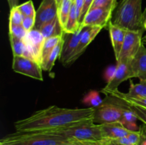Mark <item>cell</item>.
I'll return each mask as SVG.
<instances>
[{"mask_svg":"<svg viewBox=\"0 0 146 145\" xmlns=\"http://www.w3.org/2000/svg\"><path fill=\"white\" fill-rule=\"evenodd\" d=\"M96 108H61L53 105L14 122L17 132H47L94 122Z\"/></svg>","mask_w":146,"mask_h":145,"instance_id":"1","label":"cell"},{"mask_svg":"<svg viewBox=\"0 0 146 145\" xmlns=\"http://www.w3.org/2000/svg\"><path fill=\"white\" fill-rule=\"evenodd\" d=\"M142 1L143 0H121L111 19L113 24L129 31H145Z\"/></svg>","mask_w":146,"mask_h":145,"instance_id":"2","label":"cell"},{"mask_svg":"<svg viewBox=\"0 0 146 145\" xmlns=\"http://www.w3.org/2000/svg\"><path fill=\"white\" fill-rule=\"evenodd\" d=\"M74 141L46 132H16L3 137L0 145H66Z\"/></svg>","mask_w":146,"mask_h":145,"instance_id":"3","label":"cell"},{"mask_svg":"<svg viewBox=\"0 0 146 145\" xmlns=\"http://www.w3.org/2000/svg\"><path fill=\"white\" fill-rule=\"evenodd\" d=\"M46 132L61 135L73 140L81 142H98L105 139L101 125L94 122L81 124Z\"/></svg>","mask_w":146,"mask_h":145,"instance_id":"4","label":"cell"},{"mask_svg":"<svg viewBox=\"0 0 146 145\" xmlns=\"http://www.w3.org/2000/svg\"><path fill=\"white\" fill-rule=\"evenodd\" d=\"M111 98L112 100L109 101L106 98L104 100V103L96 108L94 118V123L103 125L122 121L125 105L120 100L113 97Z\"/></svg>","mask_w":146,"mask_h":145,"instance_id":"5","label":"cell"},{"mask_svg":"<svg viewBox=\"0 0 146 145\" xmlns=\"http://www.w3.org/2000/svg\"><path fill=\"white\" fill-rule=\"evenodd\" d=\"M12 69L16 72L33 79L43 80L42 68L39 63L23 55L13 56Z\"/></svg>","mask_w":146,"mask_h":145,"instance_id":"6","label":"cell"},{"mask_svg":"<svg viewBox=\"0 0 146 145\" xmlns=\"http://www.w3.org/2000/svg\"><path fill=\"white\" fill-rule=\"evenodd\" d=\"M143 30L129 31L127 30L125 40L119 58L116 61H130L135 56L143 43Z\"/></svg>","mask_w":146,"mask_h":145,"instance_id":"7","label":"cell"},{"mask_svg":"<svg viewBox=\"0 0 146 145\" xmlns=\"http://www.w3.org/2000/svg\"><path fill=\"white\" fill-rule=\"evenodd\" d=\"M135 78L130 61H117L116 70L112 79L101 90L106 95L118 91V86L124 81Z\"/></svg>","mask_w":146,"mask_h":145,"instance_id":"8","label":"cell"},{"mask_svg":"<svg viewBox=\"0 0 146 145\" xmlns=\"http://www.w3.org/2000/svg\"><path fill=\"white\" fill-rule=\"evenodd\" d=\"M44 37L39 30L34 28L27 33L24 38L27 51L24 56L37 61L41 64V50L44 42Z\"/></svg>","mask_w":146,"mask_h":145,"instance_id":"9","label":"cell"},{"mask_svg":"<svg viewBox=\"0 0 146 145\" xmlns=\"http://www.w3.org/2000/svg\"><path fill=\"white\" fill-rule=\"evenodd\" d=\"M58 17V5L56 0H42L36 12L34 28L40 30L44 25Z\"/></svg>","mask_w":146,"mask_h":145,"instance_id":"10","label":"cell"},{"mask_svg":"<svg viewBox=\"0 0 146 145\" xmlns=\"http://www.w3.org/2000/svg\"><path fill=\"white\" fill-rule=\"evenodd\" d=\"M113 11L102 8L90 9L84 16L80 27L96 26L104 28L111 21Z\"/></svg>","mask_w":146,"mask_h":145,"instance_id":"11","label":"cell"},{"mask_svg":"<svg viewBox=\"0 0 146 145\" xmlns=\"http://www.w3.org/2000/svg\"><path fill=\"white\" fill-rule=\"evenodd\" d=\"M103 28L101 27L96 26L84 27V32H83L76 48L74 51V53L69 58V59L66 63L64 66H69L71 64L74 63L78 58H80V56L85 52L88 45L94 41V38L96 37V36L99 34V32Z\"/></svg>","mask_w":146,"mask_h":145,"instance_id":"12","label":"cell"},{"mask_svg":"<svg viewBox=\"0 0 146 145\" xmlns=\"http://www.w3.org/2000/svg\"><path fill=\"white\" fill-rule=\"evenodd\" d=\"M84 28L80 27L79 29L74 34H64V44H63L62 51L60 56V60L64 65L76 48L84 32Z\"/></svg>","mask_w":146,"mask_h":145,"instance_id":"13","label":"cell"},{"mask_svg":"<svg viewBox=\"0 0 146 145\" xmlns=\"http://www.w3.org/2000/svg\"><path fill=\"white\" fill-rule=\"evenodd\" d=\"M107 27H108V30L109 31L114 55H115L116 61H118L121 49H122L124 40H125L127 30L115 25L113 24L111 21H110Z\"/></svg>","mask_w":146,"mask_h":145,"instance_id":"14","label":"cell"},{"mask_svg":"<svg viewBox=\"0 0 146 145\" xmlns=\"http://www.w3.org/2000/svg\"><path fill=\"white\" fill-rule=\"evenodd\" d=\"M131 66L135 78L146 80V48L144 44L131 59Z\"/></svg>","mask_w":146,"mask_h":145,"instance_id":"15","label":"cell"},{"mask_svg":"<svg viewBox=\"0 0 146 145\" xmlns=\"http://www.w3.org/2000/svg\"><path fill=\"white\" fill-rule=\"evenodd\" d=\"M103 132H104L105 139H116L118 138L127 136L129 134L131 130L127 129L122 122H114V123L103 124Z\"/></svg>","mask_w":146,"mask_h":145,"instance_id":"16","label":"cell"},{"mask_svg":"<svg viewBox=\"0 0 146 145\" xmlns=\"http://www.w3.org/2000/svg\"><path fill=\"white\" fill-rule=\"evenodd\" d=\"M39 31H41L45 39L51 38V37L62 35L64 34L58 17H56L55 19L53 20L51 22L44 25Z\"/></svg>","mask_w":146,"mask_h":145,"instance_id":"17","label":"cell"},{"mask_svg":"<svg viewBox=\"0 0 146 145\" xmlns=\"http://www.w3.org/2000/svg\"><path fill=\"white\" fill-rule=\"evenodd\" d=\"M64 34L57 36L46 38L43 44L41 55V65H42L46 61L48 55L51 53L54 48L64 39Z\"/></svg>","mask_w":146,"mask_h":145,"instance_id":"18","label":"cell"},{"mask_svg":"<svg viewBox=\"0 0 146 145\" xmlns=\"http://www.w3.org/2000/svg\"><path fill=\"white\" fill-rule=\"evenodd\" d=\"M79 28L80 23L78 21L76 9L75 4L74 2L72 7H71L69 16H68V20L63 28V31H64V34H74V33L76 32Z\"/></svg>","mask_w":146,"mask_h":145,"instance_id":"19","label":"cell"},{"mask_svg":"<svg viewBox=\"0 0 146 145\" xmlns=\"http://www.w3.org/2000/svg\"><path fill=\"white\" fill-rule=\"evenodd\" d=\"M127 97L131 98H146V80H141L137 84H134L131 81L129 90L125 93Z\"/></svg>","mask_w":146,"mask_h":145,"instance_id":"20","label":"cell"},{"mask_svg":"<svg viewBox=\"0 0 146 145\" xmlns=\"http://www.w3.org/2000/svg\"><path fill=\"white\" fill-rule=\"evenodd\" d=\"M63 44H64V39H63L62 41H61V42L53 49V51H51V53L48 55L46 62L41 65V68H42L43 71L50 72V71L52 70L56 59L58 58H60V56H61Z\"/></svg>","mask_w":146,"mask_h":145,"instance_id":"21","label":"cell"},{"mask_svg":"<svg viewBox=\"0 0 146 145\" xmlns=\"http://www.w3.org/2000/svg\"><path fill=\"white\" fill-rule=\"evenodd\" d=\"M124 105H125V110H124L121 122L124 125V127H125L129 130L138 131L137 130L138 127L136 125V121L138 119V117H137L136 115L125 103H124Z\"/></svg>","mask_w":146,"mask_h":145,"instance_id":"22","label":"cell"},{"mask_svg":"<svg viewBox=\"0 0 146 145\" xmlns=\"http://www.w3.org/2000/svg\"><path fill=\"white\" fill-rule=\"evenodd\" d=\"M73 1L71 0H64L58 7V18L61 24L62 28H64L73 5Z\"/></svg>","mask_w":146,"mask_h":145,"instance_id":"23","label":"cell"},{"mask_svg":"<svg viewBox=\"0 0 146 145\" xmlns=\"http://www.w3.org/2000/svg\"><path fill=\"white\" fill-rule=\"evenodd\" d=\"M109 96L113 97V98L119 99L123 101V102H128V103L134 104V105H139V106L143 107L146 108V98H131L129 97H127L125 95V93L121 92L120 91H116V92H112L108 95Z\"/></svg>","mask_w":146,"mask_h":145,"instance_id":"24","label":"cell"},{"mask_svg":"<svg viewBox=\"0 0 146 145\" xmlns=\"http://www.w3.org/2000/svg\"><path fill=\"white\" fill-rule=\"evenodd\" d=\"M9 41L11 50H12L13 55L14 56L23 55L24 56L26 51H27V46H26L24 40L19 39L15 37L9 36Z\"/></svg>","mask_w":146,"mask_h":145,"instance_id":"25","label":"cell"},{"mask_svg":"<svg viewBox=\"0 0 146 145\" xmlns=\"http://www.w3.org/2000/svg\"><path fill=\"white\" fill-rule=\"evenodd\" d=\"M83 102L89 106V107L97 108L104 103V100L101 99L98 92L91 91L84 97Z\"/></svg>","mask_w":146,"mask_h":145,"instance_id":"26","label":"cell"},{"mask_svg":"<svg viewBox=\"0 0 146 145\" xmlns=\"http://www.w3.org/2000/svg\"><path fill=\"white\" fill-rule=\"evenodd\" d=\"M17 7L24 16H30L35 18L36 11L34 9V4L31 0L26 1L20 5H18Z\"/></svg>","mask_w":146,"mask_h":145,"instance_id":"27","label":"cell"},{"mask_svg":"<svg viewBox=\"0 0 146 145\" xmlns=\"http://www.w3.org/2000/svg\"><path fill=\"white\" fill-rule=\"evenodd\" d=\"M117 0H94L91 8H102L113 11L116 7Z\"/></svg>","mask_w":146,"mask_h":145,"instance_id":"28","label":"cell"},{"mask_svg":"<svg viewBox=\"0 0 146 145\" xmlns=\"http://www.w3.org/2000/svg\"><path fill=\"white\" fill-rule=\"evenodd\" d=\"M119 100V99H118ZM122 101V100H121ZM123 103H125L134 113L136 115L138 119L141 120L144 125H146V108L143 107L139 106V105H134V104L131 103H128V102H125L122 101Z\"/></svg>","mask_w":146,"mask_h":145,"instance_id":"29","label":"cell"},{"mask_svg":"<svg viewBox=\"0 0 146 145\" xmlns=\"http://www.w3.org/2000/svg\"><path fill=\"white\" fill-rule=\"evenodd\" d=\"M9 35L19 38V39L24 40L28 33L22 25H10L9 24Z\"/></svg>","mask_w":146,"mask_h":145,"instance_id":"30","label":"cell"},{"mask_svg":"<svg viewBox=\"0 0 146 145\" xmlns=\"http://www.w3.org/2000/svg\"><path fill=\"white\" fill-rule=\"evenodd\" d=\"M24 18V16L20 12L19 10L17 9V7H14L10 9L9 24L10 25H21Z\"/></svg>","mask_w":146,"mask_h":145,"instance_id":"31","label":"cell"},{"mask_svg":"<svg viewBox=\"0 0 146 145\" xmlns=\"http://www.w3.org/2000/svg\"><path fill=\"white\" fill-rule=\"evenodd\" d=\"M127 137L133 145H139L141 140V130L139 129L138 131H131Z\"/></svg>","mask_w":146,"mask_h":145,"instance_id":"32","label":"cell"},{"mask_svg":"<svg viewBox=\"0 0 146 145\" xmlns=\"http://www.w3.org/2000/svg\"><path fill=\"white\" fill-rule=\"evenodd\" d=\"M21 25L23 26V27L25 28L27 32L31 31L32 29H34V26H35V18L30 16H24Z\"/></svg>","mask_w":146,"mask_h":145,"instance_id":"33","label":"cell"},{"mask_svg":"<svg viewBox=\"0 0 146 145\" xmlns=\"http://www.w3.org/2000/svg\"><path fill=\"white\" fill-rule=\"evenodd\" d=\"M115 70H116V65L115 66L111 65V66L108 67L106 68V70L105 71V72H104V78L107 81V82H109L112 79V78L114 75V73L115 72Z\"/></svg>","mask_w":146,"mask_h":145,"instance_id":"34","label":"cell"},{"mask_svg":"<svg viewBox=\"0 0 146 145\" xmlns=\"http://www.w3.org/2000/svg\"><path fill=\"white\" fill-rule=\"evenodd\" d=\"M74 4H75L76 9V12H77V15H78V21H79L80 25H81V14H82L83 8H84V0H75Z\"/></svg>","mask_w":146,"mask_h":145,"instance_id":"35","label":"cell"},{"mask_svg":"<svg viewBox=\"0 0 146 145\" xmlns=\"http://www.w3.org/2000/svg\"><path fill=\"white\" fill-rule=\"evenodd\" d=\"M93 2H94V0H84V8H83L82 14H81V24L82 22L83 19H84V16L86 14V13L88 12V10L91 8Z\"/></svg>","mask_w":146,"mask_h":145,"instance_id":"36","label":"cell"},{"mask_svg":"<svg viewBox=\"0 0 146 145\" xmlns=\"http://www.w3.org/2000/svg\"><path fill=\"white\" fill-rule=\"evenodd\" d=\"M115 143H117L118 144L120 145H133L131 143V142L129 141L128 138L127 136H124V137L118 138L116 139H113Z\"/></svg>","mask_w":146,"mask_h":145,"instance_id":"37","label":"cell"},{"mask_svg":"<svg viewBox=\"0 0 146 145\" xmlns=\"http://www.w3.org/2000/svg\"><path fill=\"white\" fill-rule=\"evenodd\" d=\"M97 145H120L115 143L113 139H104L101 141L98 142H96Z\"/></svg>","mask_w":146,"mask_h":145,"instance_id":"38","label":"cell"},{"mask_svg":"<svg viewBox=\"0 0 146 145\" xmlns=\"http://www.w3.org/2000/svg\"><path fill=\"white\" fill-rule=\"evenodd\" d=\"M66 145H96L94 142H81V141H74L71 143Z\"/></svg>","mask_w":146,"mask_h":145,"instance_id":"39","label":"cell"},{"mask_svg":"<svg viewBox=\"0 0 146 145\" xmlns=\"http://www.w3.org/2000/svg\"><path fill=\"white\" fill-rule=\"evenodd\" d=\"M7 1H8L9 7L10 9L18 6L19 0H7Z\"/></svg>","mask_w":146,"mask_h":145,"instance_id":"40","label":"cell"},{"mask_svg":"<svg viewBox=\"0 0 146 145\" xmlns=\"http://www.w3.org/2000/svg\"><path fill=\"white\" fill-rule=\"evenodd\" d=\"M143 28H144V29L146 30V17L144 18V20H143Z\"/></svg>","mask_w":146,"mask_h":145,"instance_id":"41","label":"cell"},{"mask_svg":"<svg viewBox=\"0 0 146 145\" xmlns=\"http://www.w3.org/2000/svg\"><path fill=\"white\" fill-rule=\"evenodd\" d=\"M56 1L57 5H58V6H59L60 4H61V3L62 2V1H64V0H56Z\"/></svg>","mask_w":146,"mask_h":145,"instance_id":"42","label":"cell"},{"mask_svg":"<svg viewBox=\"0 0 146 145\" xmlns=\"http://www.w3.org/2000/svg\"><path fill=\"white\" fill-rule=\"evenodd\" d=\"M143 43L144 44H146V36H144L143 38Z\"/></svg>","mask_w":146,"mask_h":145,"instance_id":"43","label":"cell"},{"mask_svg":"<svg viewBox=\"0 0 146 145\" xmlns=\"http://www.w3.org/2000/svg\"><path fill=\"white\" fill-rule=\"evenodd\" d=\"M145 17H146V9H145V10H144L143 11V20Z\"/></svg>","mask_w":146,"mask_h":145,"instance_id":"44","label":"cell"},{"mask_svg":"<svg viewBox=\"0 0 146 145\" xmlns=\"http://www.w3.org/2000/svg\"><path fill=\"white\" fill-rule=\"evenodd\" d=\"M71 1H72L73 2H74V1H75V0H71Z\"/></svg>","mask_w":146,"mask_h":145,"instance_id":"45","label":"cell"},{"mask_svg":"<svg viewBox=\"0 0 146 145\" xmlns=\"http://www.w3.org/2000/svg\"><path fill=\"white\" fill-rule=\"evenodd\" d=\"M94 143H95V144H96V145H97V144H96V142H94Z\"/></svg>","mask_w":146,"mask_h":145,"instance_id":"46","label":"cell"}]
</instances>
